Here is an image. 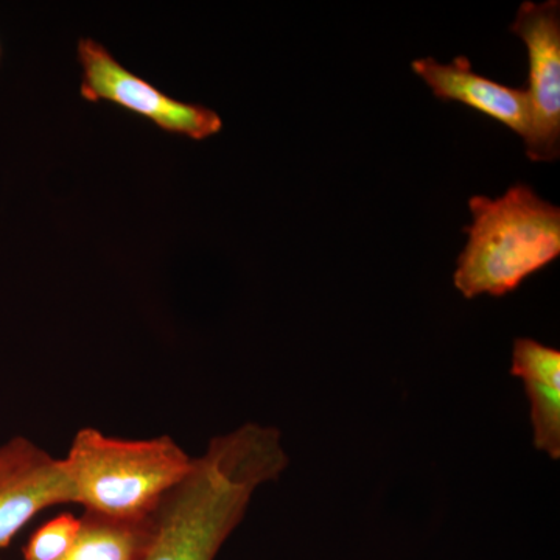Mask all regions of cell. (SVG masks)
I'll use <instances>...</instances> for the list:
<instances>
[{"mask_svg": "<svg viewBox=\"0 0 560 560\" xmlns=\"http://www.w3.org/2000/svg\"><path fill=\"white\" fill-rule=\"evenodd\" d=\"M147 518L124 522L84 512L79 536L61 560H138Z\"/></svg>", "mask_w": 560, "mask_h": 560, "instance_id": "obj_9", "label": "cell"}, {"mask_svg": "<svg viewBox=\"0 0 560 560\" xmlns=\"http://www.w3.org/2000/svg\"><path fill=\"white\" fill-rule=\"evenodd\" d=\"M62 460L72 503L124 522L145 521L194 463L171 436L119 440L91 427L77 431Z\"/></svg>", "mask_w": 560, "mask_h": 560, "instance_id": "obj_3", "label": "cell"}, {"mask_svg": "<svg viewBox=\"0 0 560 560\" xmlns=\"http://www.w3.org/2000/svg\"><path fill=\"white\" fill-rule=\"evenodd\" d=\"M511 32L528 49L530 131L526 154L534 162L560 156V2H523Z\"/></svg>", "mask_w": 560, "mask_h": 560, "instance_id": "obj_5", "label": "cell"}, {"mask_svg": "<svg viewBox=\"0 0 560 560\" xmlns=\"http://www.w3.org/2000/svg\"><path fill=\"white\" fill-rule=\"evenodd\" d=\"M0 58H2V44H0Z\"/></svg>", "mask_w": 560, "mask_h": 560, "instance_id": "obj_11", "label": "cell"}, {"mask_svg": "<svg viewBox=\"0 0 560 560\" xmlns=\"http://www.w3.org/2000/svg\"><path fill=\"white\" fill-rule=\"evenodd\" d=\"M280 475L279 456L256 434L213 438L147 518L138 560H215L256 490Z\"/></svg>", "mask_w": 560, "mask_h": 560, "instance_id": "obj_1", "label": "cell"}, {"mask_svg": "<svg viewBox=\"0 0 560 560\" xmlns=\"http://www.w3.org/2000/svg\"><path fill=\"white\" fill-rule=\"evenodd\" d=\"M81 66V97L90 102H110L150 120L162 131L205 140L223 130L215 110L195 103L176 101L150 81L136 75L98 40L81 38L77 46Z\"/></svg>", "mask_w": 560, "mask_h": 560, "instance_id": "obj_4", "label": "cell"}, {"mask_svg": "<svg viewBox=\"0 0 560 560\" xmlns=\"http://www.w3.org/2000/svg\"><path fill=\"white\" fill-rule=\"evenodd\" d=\"M80 517L62 512L47 522L24 547V560H61L79 536Z\"/></svg>", "mask_w": 560, "mask_h": 560, "instance_id": "obj_10", "label": "cell"}, {"mask_svg": "<svg viewBox=\"0 0 560 560\" xmlns=\"http://www.w3.org/2000/svg\"><path fill=\"white\" fill-rule=\"evenodd\" d=\"M511 375L522 378L529 400L534 447L560 458V352L530 338H517Z\"/></svg>", "mask_w": 560, "mask_h": 560, "instance_id": "obj_8", "label": "cell"}, {"mask_svg": "<svg viewBox=\"0 0 560 560\" xmlns=\"http://www.w3.org/2000/svg\"><path fill=\"white\" fill-rule=\"evenodd\" d=\"M474 223L456 260L453 283L466 300L506 296L560 256V209L526 184L499 198L469 201Z\"/></svg>", "mask_w": 560, "mask_h": 560, "instance_id": "obj_2", "label": "cell"}, {"mask_svg": "<svg viewBox=\"0 0 560 560\" xmlns=\"http://www.w3.org/2000/svg\"><path fill=\"white\" fill-rule=\"evenodd\" d=\"M65 503H72V488L62 458L25 438L0 445V548L39 512Z\"/></svg>", "mask_w": 560, "mask_h": 560, "instance_id": "obj_6", "label": "cell"}, {"mask_svg": "<svg viewBox=\"0 0 560 560\" xmlns=\"http://www.w3.org/2000/svg\"><path fill=\"white\" fill-rule=\"evenodd\" d=\"M411 69L440 101L463 103L500 121L523 140L529 138L530 103L526 91L474 72L466 57L455 58L451 65H441L431 57L420 58L411 62Z\"/></svg>", "mask_w": 560, "mask_h": 560, "instance_id": "obj_7", "label": "cell"}]
</instances>
